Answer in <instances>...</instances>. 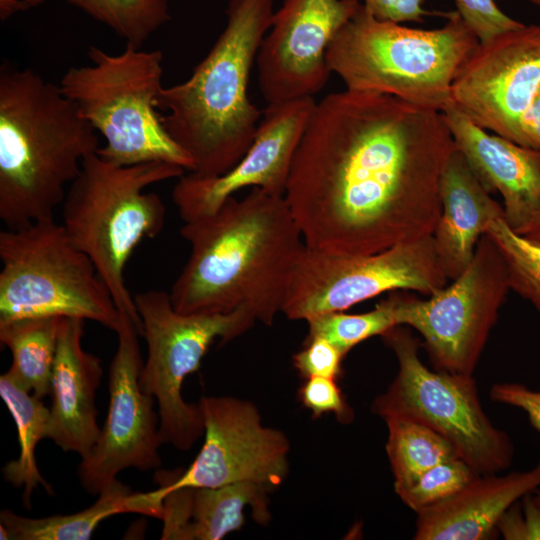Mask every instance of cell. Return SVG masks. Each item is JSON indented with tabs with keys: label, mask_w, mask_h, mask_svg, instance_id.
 <instances>
[{
	"label": "cell",
	"mask_w": 540,
	"mask_h": 540,
	"mask_svg": "<svg viewBox=\"0 0 540 540\" xmlns=\"http://www.w3.org/2000/svg\"><path fill=\"white\" fill-rule=\"evenodd\" d=\"M490 194L455 147L441 176V214L432 235L449 280L470 264L490 223L504 218L502 204Z\"/></svg>",
	"instance_id": "cell-21"
},
{
	"label": "cell",
	"mask_w": 540,
	"mask_h": 540,
	"mask_svg": "<svg viewBox=\"0 0 540 540\" xmlns=\"http://www.w3.org/2000/svg\"><path fill=\"white\" fill-rule=\"evenodd\" d=\"M497 530L506 540H540V506L532 493L523 497V514L516 501L499 520Z\"/></svg>",
	"instance_id": "cell-34"
},
{
	"label": "cell",
	"mask_w": 540,
	"mask_h": 540,
	"mask_svg": "<svg viewBox=\"0 0 540 540\" xmlns=\"http://www.w3.org/2000/svg\"><path fill=\"white\" fill-rule=\"evenodd\" d=\"M204 442L186 470L158 471L160 487H219L254 482L275 490L289 471L290 443L281 430L264 426L252 402L205 396L198 402Z\"/></svg>",
	"instance_id": "cell-14"
},
{
	"label": "cell",
	"mask_w": 540,
	"mask_h": 540,
	"mask_svg": "<svg viewBox=\"0 0 540 540\" xmlns=\"http://www.w3.org/2000/svg\"><path fill=\"white\" fill-rule=\"evenodd\" d=\"M384 420L388 428L386 452L396 494L434 465L459 457L446 438L424 424L403 417Z\"/></svg>",
	"instance_id": "cell-26"
},
{
	"label": "cell",
	"mask_w": 540,
	"mask_h": 540,
	"mask_svg": "<svg viewBox=\"0 0 540 540\" xmlns=\"http://www.w3.org/2000/svg\"><path fill=\"white\" fill-rule=\"evenodd\" d=\"M120 513L152 515L145 493L114 481L88 508L67 515L30 518L10 510L0 513L1 540H87L103 520Z\"/></svg>",
	"instance_id": "cell-22"
},
{
	"label": "cell",
	"mask_w": 540,
	"mask_h": 540,
	"mask_svg": "<svg viewBox=\"0 0 540 540\" xmlns=\"http://www.w3.org/2000/svg\"><path fill=\"white\" fill-rule=\"evenodd\" d=\"M62 318L41 316L0 321V341L12 355L5 373L39 399L50 393Z\"/></svg>",
	"instance_id": "cell-24"
},
{
	"label": "cell",
	"mask_w": 540,
	"mask_h": 540,
	"mask_svg": "<svg viewBox=\"0 0 540 540\" xmlns=\"http://www.w3.org/2000/svg\"><path fill=\"white\" fill-rule=\"evenodd\" d=\"M448 281L432 235L369 254H334L306 246L292 271L281 313L307 321L385 292L430 296Z\"/></svg>",
	"instance_id": "cell-11"
},
{
	"label": "cell",
	"mask_w": 540,
	"mask_h": 540,
	"mask_svg": "<svg viewBox=\"0 0 540 540\" xmlns=\"http://www.w3.org/2000/svg\"><path fill=\"white\" fill-rule=\"evenodd\" d=\"M455 144L441 111L345 89L316 102L284 197L308 248L369 254L433 235Z\"/></svg>",
	"instance_id": "cell-1"
},
{
	"label": "cell",
	"mask_w": 540,
	"mask_h": 540,
	"mask_svg": "<svg viewBox=\"0 0 540 540\" xmlns=\"http://www.w3.org/2000/svg\"><path fill=\"white\" fill-rule=\"evenodd\" d=\"M84 321L63 317L53 365L46 439L65 452L85 458L96 443L101 428L97 423L95 395L103 368L99 357L82 346Z\"/></svg>",
	"instance_id": "cell-19"
},
{
	"label": "cell",
	"mask_w": 540,
	"mask_h": 540,
	"mask_svg": "<svg viewBox=\"0 0 540 540\" xmlns=\"http://www.w3.org/2000/svg\"><path fill=\"white\" fill-rule=\"evenodd\" d=\"M21 12L20 0H0V15L2 20Z\"/></svg>",
	"instance_id": "cell-38"
},
{
	"label": "cell",
	"mask_w": 540,
	"mask_h": 540,
	"mask_svg": "<svg viewBox=\"0 0 540 540\" xmlns=\"http://www.w3.org/2000/svg\"><path fill=\"white\" fill-rule=\"evenodd\" d=\"M98 132L59 85L31 68L0 71V219L8 229L54 217Z\"/></svg>",
	"instance_id": "cell-3"
},
{
	"label": "cell",
	"mask_w": 540,
	"mask_h": 540,
	"mask_svg": "<svg viewBox=\"0 0 540 540\" xmlns=\"http://www.w3.org/2000/svg\"><path fill=\"white\" fill-rule=\"evenodd\" d=\"M147 345L139 383L158 406L159 437L181 451L204 435L198 403L182 397L184 379L196 372L216 339L222 343L242 335L256 322L244 310L216 314H184L172 305L169 292L148 290L134 295Z\"/></svg>",
	"instance_id": "cell-10"
},
{
	"label": "cell",
	"mask_w": 540,
	"mask_h": 540,
	"mask_svg": "<svg viewBox=\"0 0 540 540\" xmlns=\"http://www.w3.org/2000/svg\"><path fill=\"white\" fill-rule=\"evenodd\" d=\"M121 315L116 332L118 345L109 369L107 417L96 443L77 470L83 489L93 495L116 481L125 469L149 471L161 465L156 400L139 383L143 366L140 334L132 320Z\"/></svg>",
	"instance_id": "cell-15"
},
{
	"label": "cell",
	"mask_w": 540,
	"mask_h": 540,
	"mask_svg": "<svg viewBox=\"0 0 540 540\" xmlns=\"http://www.w3.org/2000/svg\"><path fill=\"white\" fill-rule=\"evenodd\" d=\"M190 256L169 292L184 314L244 310L271 326L306 248L284 196L260 188L229 197L214 214L180 228Z\"/></svg>",
	"instance_id": "cell-2"
},
{
	"label": "cell",
	"mask_w": 540,
	"mask_h": 540,
	"mask_svg": "<svg viewBox=\"0 0 540 540\" xmlns=\"http://www.w3.org/2000/svg\"><path fill=\"white\" fill-rule=\"evenodd\" d=\"M345 355L331 342L322 337L306 338L303 348L292 357V363L303 378L329 377L338 379L342 375Z\"/></svg>",
	"instance_id": "cell-33"
},
{
	"label": "cell",
	"mask_w": 540,
	"mask_h": 540,
	"mask_svg": "<svg viewBox=\"0 0 540 540\" xmlns=\"http://www.w3.org/2000/svg\"><path fill=\"white\" fill-rule=\"evenodd\" d=\"M451 101L483 129L540 150V24L478 44L455 77Z\"/></svg>",
	"instance_id": "cell-13"
},
{
	"label": "cell",
	"mask_w": 540,
	"mask_h": 540,
	"mask_svg": "<svg viewBox=\"0 0 540 540\" xmlns=\"http://www.w3.org/2000/svg\"><path fill=\"white\" fill-rule=\"evenodd\" d=\"M516 232L531 241L540 243V210Z\"/></svg>",
	"instance_id": "cell-37"
},
{
	"label": "cell",
	"mask_w": 540,
	"mask_h": 540,
	"mask_svg": "<svg viewBox=\"0 0 540 540\" xmlns=\"http://www.w3.org/2000/svg\"><path fill=\"white\" fill-rule=\"evenodd\" d=\"M478 475L463 459L453 458L429 468L397 495L417 514L451 497Z\"/></svg>",
	"instance_id": "cell-30"
},
{
	"label": "cell",
	"mask_w": 540,
	"mask_h": 540,
	"mask_svg": "<svg viewBox=\"0 0 540 540\" xmlns=\"http://www.w3.org/2000/svg\"><path fill=\"white\" fill-rule=\"evenodd\" d=\"M441 112L456 149L483 186L502 197L504 219L518 231L540 210V150L483 129L452 101Z\"/></svg>",
	"instance_id": "cell-18"
},
{
	"label": "cell",
	"mask_w": 540,
	"mask_h": 540,
	"mask_svg": "<svg viewBox=\"0 0 540 540\" xmlns=\"http://www.w3.org/2000/svg\"><path fill=\"white\" fill-rule=\"evenodd\" d=\"M492 401L520 408L528 415L531 425L540 433V391L517 383H497L490 390Z\"/></svg>",
	"instance_id": "cell-35"
},
{
	"label": "cell",
	"mask_w": 540,
	"mask_h": 540,
	"mask_svg": "<svg viewBox=\"0 0 540 540\" xmlns=\"http://www.w3.org/2000/svg\"><path fill=\"white\" fill-rule=\"evenodd\" d=\"M381 337L396 356L398 372L387 390L373 400V413L430 427L479 475L509 468L513 444L484 412L473 375L429 369L419 357V339L407 326H395Z\"/></svg>",
	"instance_id": "cell-9"
},
{
	"label": "cell",
	"mask_w": 540,
	"mask_h": 540,
	"mask_svg": "<svg viewBox=\"0 0 540 540\" xmlns=\"http://www.w3.org/2000/svg\"><path fill=\"white\" fill-rule=\"evenodd\" d=\"M532 4L540 7V0H529Z\"/></svg>",
	"instance_id": "cell-40"
},
{
	"label": "cell",
	"mask_w": 540,
	"mask_h": 540,
	"mask_svg": "<svg viewBox=\"0 0 540 540\" xmlns=\"http://www.w3.org/2000/svg\"><path fill=\"white\" fill-rule=\"evenodd\" d=\"M425 0H364V5L380 20L396 23L415 21L430 13L424 9Z\"/></svg>",
	"instance_id": "cell-36"
},
{
	"label": "cell",
	"mask_w": 540,
	"mask_h": 540,
	"mask_svg": "<svg viewBox=\"0 0 540 540\" xmlns=\"http://www.w3.org/2000/svg\"><path fill=\"white\" fill-rule=\"evenodd\" d=\"M0 260V321L57 316L120 328L106 283L54 217L2 230Z\"/></svg>",
	"instance_id": "cell-8"
},
{
	"label": "cell",
	"mask_w": 540,
	"mask_h": 540,
	"mask_svg": "<svg viewBox=\"0 0 540 540\" xmlns=\"http://www.w3.org/2000/svg\"><path fill=\"white\" fill-rule=\"evenodd\" d=\"M539 487L540 463L523 472L478 475L451 497L417 513L413 539H489L506 510Z\"/></svg>",
	"instance_id": "cell-20"
},
{
	"label": "cell",
	"mask_w": 540,
	"mask_h": 540,
	"mask_svg": "<svg viewBox=\"0 0 540 540\" xmlns=\"http://www.w3.org/2000/svg\"><path fill=\"white\" fill-rule=\"evenodd\" d=\"M48 0H20L21 12ZM106 25L118 37L141 48L171 18L168 0H64Z\"/></svg>",
	"instance_id": "cell-27"
},
{
	"label": "cell",
	"mask_w": 540,
	"mask_h": 540,
	"mask_svg": "<svg viewBox=\"0 0 540 540\" xmlns=\"http://www.w3.org/2000/svg\"><path fill=\"white\" fill-rule=\"evenodd\" d=\"M452 281L428 299L394 291L397 320L422 336L435 370L473 375L510 290L505 261L489 235Z\"/></svg>",
	"instance_id": "cell-12"
},
{
	"label": "cell",
	"mask_w": 540,
	"mask_h": 540,
	"mask_svg": "<svg viewBox=\"0 0 540 540\" xmlns=\"http://www.w3.org/2000/svg\"><path fill=\"white\" fill-rule=\"evenodd\" d=\"M186 173L166 162L120 166L97 152L82 162L63 201L62 225L71 241L93 262L121 314L142 334L134 296L125 282V268L138 244L163 229L166 207L146 188Z\"/></svg>",
	"instance_id": "cell-6"
},
{
	"label": "cell",
	"mask_w": 540,
	"mask_h": 540,
	"mask_svg": "<svg viewBox=\"0 0 540 540\" xmlns=\"http://www.w3.org/2000/svg\"><path fill=\"white\" fill-rule=\"evenodd\" d=\"M534 492H535V495L533 496L534 500L540 506V487L537 488Z\"/></svg>",
	"instance_id": "cell-39"
},
{
	"label": "cell",
	"mask_w": 540,
	"mask_h": 540,
	"mask_svg": "<svg viewBox=\"0 0 540 540\" xmlns=\"http://www.w3.org/2000/svg\"><path fill=\"white\" fill-rule=\"evenodd\" d=\"M456 11L476 36L486 44L499 35L523 25L506 15L495 0H454Z\"/></svg>",
	"instance_id": "cell-31"
},
{
	"label": "cell",
	"mask_w": 540,
	"mask_h": 540,
	"mask_svg": "<svg viewBox=\"0 0 540 540\" xmlns=\"http://www.w3.org/2000/svg\"><path fill=\"white\" fill-rule=\"evenodd\" d=\"M485 233L503 256L510 289L540 312V243L517 233L504 218L491 222Z\"/></svg>",
	"instance_id": "cell-29"
},
{
	"label": "cell",
	"mask_w": 540,
	"mask_h": 540,
	"mask_svg": "<svg viewBox=\"0 0 540 540\" xmlns=\"http://www.w3.org/2000/svg\"><path fill=\"white\" fill-rule=\"evenodd\" d=\"M91 65L70 67L63 94L105 139L97 154L120 166L166 162L193 169L189 155L167 133L158 112L163 54L126 44L119 54L90 45Z\"/></svg>",
	"instance_id": "cell-7"
},
{
	"label": "cell",
	"mask_w": 540,
	"mask_h": 540,
	"mask_svg": "<svg viewBox=\"0 0 540 540\" xmlns=\"http://www.w3.org/2000/svg\"><path fill=\"white\" fill-rule=\"evenodd\" d=\"M0 396L11 413L18 433L19 456L2 468L4 479L15 488L23 487V503L31 507V496L38 486L52 495L53 488L41 475L35 450L46 439L50 410L42 399L22 388L6 373L0 376Z\"/></svg>",
	"instance_id": "cell-25"
},
{
	"label": "cell",
	"mask_w": 540,
	"mask_h": 540,
	"mask_svg": "<svg viewBox=\"0 0 540 540\" xmlns=\"http://www.w3.org/2000/svg\"><path fill=\"white\" fill-rule=\"evenodd\" d=\"M189 487V523L186 540H220L240 530L247 507L260 524L270 521L267 486L237 482L219 487Z\"/></svg>",
	"instance_id": "cell-23"
},
{
	"label": "cell",
	"mask_w": 540,
	"mask_h": 540,
	"mask_svg": "<svg viewBox=\"0 0 540 540\" xmlns=\"http://www.w3.org/2000/svg\"><path fill=\"white\" fill-rule=\"evenodd\" d=\"M479 44L457 11L423 30L380 20L360 4L326 51L330 72L346 89L392 95L441 111L455 77Z\"/></svg>",
	"instance_id": "cell-5"
},
{
	"label": "cell",
	"mask_w": 540,
	"mask_h": 540,
	"mask_svg": "<svg viewBox=\"0 0 540 540\" xmlns=\"http://www.w3.org/2000/svg\"><path fill=\"white\" fill-rule=\"evenodd\" d=\"M273 2L230 0L225 28L190 78L159 93L162 124L191 158L190 172L221 175L254 141L263 112L248 97V81L272 24Z\"/></svg>",
	"instance_id": "cell-4"
},
{
	"label": "cell",
	"mask_w": 540,
	"mask_h": 540,
	"mask_svg": "<svg viewBox=\"0 0 540 540\" xmlns=\"http://www.w3.org/2000/svg\"><path fill=\"white\" fill-rule=\"evenodd\" d=\"M298 390L302 405L312 412L314 418L333 413L339 422L349 423L353 411L346 402L337 379L329 377H310L304 379Z\"/></svg>",
	"instance_id": "cell-32"
},
{
	"label": "cell",
	"mask_w": 540,
	"mask_h": 540,
	"mask_svg": "<svg viewBox=\"0 0 540 540\" xmlns=\"http://www.w3.org/2000/svg\"><path fill=\"white\" fill-rule=\"evenodd\" d=\"M315 105L313 97L268 104L251 147L231 169L216 176L186 172L179 177L172 200L182 220L216 213L246 187L284 196L295 152Z\"/></svg>",
	"instance_id": "cell-17"
},
{
	"label": "cell",
	"mask_w": 540,
	"mask_h": 540,
	"mask_svg": "<svg viewBox=\"0 0 540 540\" xmlns=\"http://www.w3.org/2000/svg\"><path fill=\"white\" fill-rule=\"evenodd\" d=\"M359 0H284L256 57L258 87L268 104L313 97L327 84L328 45Z\"/></svg>",
	"instance_id": "cell-16"
},
{
	"label": "cell",
	"mask_w": 540,
	"mask_h": 540,
	"mask_svg": "<svg viewBox=\"0 0 540 540\" xmlns=\"http://www.w3.org/2000/svg\"><path fill=\"white\" fill-rule=\"evenodd\" d=\"M306 322V338H325L344 355L359 343L374 336H381L399 325L394 292L371 311L360 314L330 312L312 317Z\"/></svg>",
	"instance_id": "cell-28"
}]
</instances>
